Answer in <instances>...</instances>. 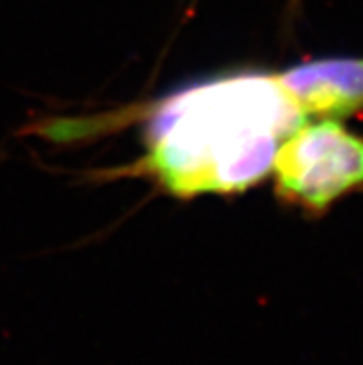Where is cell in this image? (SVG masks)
Listing matches in <instances>:
<instances>
[{
	"mask_svg": "<svg viewBox=\"0 0 363 365\" xmlns=\"http://www.w3.org/2000/svg\"><path fill=\"white\" fill-rule=\"evenodd\" d=\"M275 195L287 208L322 217L349 195L363 193V134L337 119H310L276 148Z\"/></svg>",
	"mask_w": 363,
	"mask_h": 365,
	"instance_id": "obj_2",
	"label": "cell"
},
{
	"mask_svg": "<svg viewBox=\"0 0 363 365\" xmlns=\"http://www.w3.org/2000/svg\"><path fill=\"white\" fill-rule=\"evenodd\" d=\"M306 123L276 73H235L156 102L145 153L126 175L176 199L240 195L271 175L276 148Z\"/></svg>",
	"mask_w": 363,
	"mask_h": 365,
	"instance_id": "obj_1",
	"label": "cell"
},
{
	"mask_svg": "<svg viewBox=\"0 0 363 365\" xmlns=\"http://www.w3.org/2000/svg\"><path fill=\"white\" fill-rule=\"evenodd\" d=\"M297 2H299V0H293V4H297Z\"/></svg>",
	"mask_w": 363,
	"mask_h": 365,
	"instance_id": "obj_4",
	"label": "cell"
},
{
	"mask_svg": "<svg viewBox=\"0 0 363 365\" xmlns=\"http://www.w3.org/2000/svg\"><path fill=\"white\" fill-rule=\"evenodd\" d=\"M276 78L304 119H337L363 113V56L300 61Z\"/></svg>",
	"mask_w": 363,
	"mask_h": 365,
	"instance_id": "obj_3",
	"label": "cell"
}]
</instances>
